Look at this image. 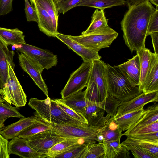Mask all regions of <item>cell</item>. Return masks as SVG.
I'll return each mask as SVG.
<instances>
[{
  "instance_id": "cell-1",
  "label": "cell",
  "mask_w": 158,
  "mask_h": 158,
  "mask_svg": "<svg viewBox=\"0 0 158 158\" xmlns=\"http://www.w3.org/2000/svg\"><path fill=\"white\" fill-rule=\"evenodd\" d=\"M155 8L148 0L128 8L121 22L125 44L130 51L145 48V41L152 15Z\"/></svg>"
},
{
  "instance_id": "cell-2",
  "label": "cell",
  "mask_w": 158,
  "mask_h": 158,
  "mask_svg": "<svg viewBox=\"0 0 158 158\" xmlns=\"http://www.w3.org/2000/svg\"><path fill=\"white\" fill-rule=\"evenodd\" d=\"M106 78L108 94L120 102L128 101L142 92L139 86L131 82L118 65L106 64Z\"/></svg>"
},
{
  "instance_id": "cell-3",
  "label": "cell",
  "mask_w": 158,
  "mask_h": 158,
  "mask_svg": "<svg viewBox=\"0 0 158 158\" xmlns=\"http://www.w3.org/2000/svg\"><path fill=\"white\" fill-rule=\"evenodd\" d=\"M28 105L35 111L34 113L35 115L48 124L88 125L71 117L59 106L55 100L51 99L48 96L44 100L31 98Z\"/></svg>"
},
{
  "instance_id": "cell-4",
  "label": "cell",
  "mask_w": 158,
  "mask_h": 158,
  "mask_svg": "<svg viewBox=\"0 0 158 158\" xmlns=\"http://www.w3.org/2000/svg\"><path fill=\"white\" fill-rule=\"evenodd\" d=\"M118 35L108 26L87 35L69 36L85 47L98 52L103 48L109 47Z\"/></svg>"
},
{
  "instance_id": "cell-5",
  "label": "cell",
  "mask_w": 158,
  "mask_h": 158,
  "mask_svg": "<svg viewBox=\"0 0 158 158\" xmlns=\"http://www.w3.org/2000/svg\"><path fill=\"white\" fill-rule=\"evenodd\" d=\"M0 94L5 102L17 108L24 106L27 102V96L9 63L7 81L0 88Z\"/></svg>"
},
{
  "instance_id": "cell-6",
  "label": "cell",
  "mask_w": 158,
  "mask_h": 158,
  "mask_svg": "<svg viewBox=\"0 0 158 158\" xmlns=\"http://www.w3.org/2000/svg\"><path fill=\"white\" fill-rule=\"evenodd\" d=\"M13 46L17 51L24 54L33 62L42 71L57 64V56L50 52L26 43Z\"/></svg>"
},
{
  "instance_id": "cell-7",
  "label": "cell",
  "mask_w": 158,
  "mask_h": 158,
  "mask_svg": "<svg viewBox=\"0 0 158 158\" xmlns=\"http://www.w3.org/2000/svg\"><path fill=\"white\" fill-rule=\"evenodd\" d=\"M49 124L52 129L62 136L83 139L87 144L96 143L98 131L88 125Z\"/></svg>"
},
{
  "instance_id": "cell-8",
  "label": "cell",
  "mask_w": 158,
  "mask_h": 158,
  "mask_svg": "<svg viewBox=\"0 0 158 158\" xmlns=\"http://www.w3.org/2000/svg\"><path fill=\"white\" fill-rule=\"evenodd\" d=\"M92 62L83 61L80 66L73 72L60 94L61 98H67L86 87L89 81Z\"/></svg>"
},
{
  "instance_id": "cell-9",
  "label": "cell",
  "mask_w": 158,
  "mask_h": 158,
  "mask_svg": "<svg viewBox=\"0 0 158 158\" xmlns=\"http://www.w3.org/2000/svg\"><path fill=\"white\" fill-rule=\"evenodd\" d=\"M69 138L60 135L50 128L24 139L32 148L44 156L54 145Z\"/></svg>"
},
{
  "instance_id": "cell-10",
  "label": "cell",
  "mask_w": 158,
  "mask_h": 158,
  "mask_svg": "<svg viewBox=\"0 0 158 158\" xmlns=\"http://www.w3.org/2000/svg\"><path fill=\"white\" fill-rule=\"evenodd\" d=\"M158 101V91L148 93L142 92L134 98L119 104L114 118L137 110L150 102Z\"/></svg>"
},
{
  "instance_id": "cell-11",
  "label": "cell",
  "mask_w": 158,
  "mask_h": 158,
  "mask_svg": "<svg viewBox=\"0 0 158 158\" xmlns=\"http://www.w3.org/2000/svg\"><path fill=\"white\" fill-rule=\"evenodd\" d=\"M19 65L22 69L28 74L35 84L47 97L48 89L42 76L40 68L30 59L24 54L18 53Z\"/></svg>"
},
{
  "instance_id": "cell-12",
  "label": "cell",
  "mask_w": 158,
  "mask_h": 158,
  "mask_svg": "<svg viewBox=\"0 0 158 158\" xmlns=\"http://www.w3.org/2000/svg\"><path fill=\"white\" fill-rule=\"evenodd\" d=\"M92 66L89 80L96 84L103 101L108 95L106 78V64L100 60L92 62Z\"/></svg>"
},
{
  "instance_id": "cell-13",
  "label": "cell",
  "mask_w": 158,
  "mask_h": 158,
  "mask_svg": "<svg viewBox=\"0 0 158 158\" xmlns=\"http://www.w3.org/2000/svg\"><path fill=\"white\" fill-rule=\"evenodd\" d=\"M55 37L80 56L84 61L92 62L101 58L98 52L85 47L71 39L69 35L57 32Z\"/></svg>"
},
{
  "instance_id": "cell-14",
  "label": "cell",
  "mask_w": 158,
  "mask_h": 158,
  "mask_svg": "<svg viewBox=\"0 0 158 158\" xmlns=\"http://www.w3.org/2000/svg\"><path fill=\"white\" fill-rule=\"evenodd\" d=\"M8 152L23 158H44V155L37 152L29 145L26 140L15 137L8 142Z\"/></svg>"
},
{
  "instance_id": "cell-15",
  "label": "cell",
  "mask_w": 158,
  "mask_h": 158,
  "mask_svg": "<svg viewBox=\"0 0 158 158\" xmlns=\"http://www.w3.org/2000/svg\"><path fill=\"white\" fill-rule=\"evenodd\" d=\"M157 121L158 105L155 103L145 109V112L143 116L123 134V135L127 137L133 135L144 127Z\"/></svg>"
},
{
  "instance_id": "cell-16",
  "label": "cell",
  "mask_w": 158,
  "mask_h": 158,
  "mask_svg": "<svg viewBox=\"0 0 158 158\" xmlns=\"http://www.w3.org/2000/svg\"><path fill=\"white\" fill-rule=\"evenodd\" d=\"M40 119L41 118L35 115L27 118H21L17 122L1 128L0 133L8 140L12 139L17 137L23 130Z\"/></svg>"
},
{
  "instance_id": "cell-17",
  "label": "cell",
  "mask_w": 158,
  "mask_h": 158,
  "mask_svg": "<svg viewBox=\"0 0 158 158\" xmlns=\"http://www.w3.org/2000/svg\"><path fill=\"white\" fill-rule=\"evenodd\" d=\"M148 93L158 91V55L152 53L150 66L141 89Z\"/></svg>"
},
{
  "instance_id": "cell-18",
  "label": "cell",
  "mask_w": 158,
  "mask_h": 158,
  "mask_svg": "<svg viewBox=\"0 0 158 158\" xmlns=\"http://www.w3.org/2000/svg\"><path fill=\"white\" fill-rule=\"evenodd\" d=\"M37 16V23L39 30L49 37H55L58 32L55 29L52 19L47 11L35 1L31 4Z\"/></svg>"
},
{
  "instance_id": "cell-19",
  "label": "cell",
  "mask_w": 158,
  "mask_h": 158,
  "mask_svg": "<svg viewBox=\"0 0 158 158\" xmlns=\"http://www.w3.org/2000/svg\"><path fill=\"white\" fill-rule=\"evenodd\" d=\"M14 52L9 50L7 46L0 41V88L6 83L8 73V64L14 70L13 62Z\"/></svg>"
},
{
  "instance_id": "cell-20",
  "label": "cell",
  "mask_w": 158,
  "mask_h": 158,
  "mask_svg": "<svg viewBox=\"0 0 158 158\" xmlns=\"http://www.w3.org/2000/svg\"><path fill=\"white\" fill-rule=\"evenodd\" d=\"M118 66L134 85L139 86L140 83V70L139 58L137 54L127 61L118 65Z\"/></svg>"
},
{
  "instance_id": "cell-21",
  "label": "cell",
  "mask_w": 158,
  "mask_h": 158,
  "mask_svg": "<svg viewBox=\"0 0 158 158\" xmlns=\"http://www.w3.org/2000/svg\"><path fill=\"white\" fill-rule=\"evenodd\" d=\"M121 138L112 141H103L105 149L104 158L130 157L129 150L120 143Z\"/></svg>"
},
{
  "instance_id": "cell-22",
  "label": "cell",
  "mask_w": 158,
  "mask_h": 158,
  "mask_svg": "<svg viewBox=\"0 0 158 158\" xmlns=\"http://www.w3.org/2000/svg\"><path fill=\"white\" fill-rule=\"evenodd\" d=\"M57 99L69 108L84 116L87 101L85 98V90H81L65 98Z\"/></svg>"
},
{
  "instance_id": "cell-23",
  "label": "cell",
  "mask_w": 158,
  "mask_h": 158,
  "mask_svg": "<svg viewBox=\"0 0 158 158\" xmlns=\"http://www.w3.org/2000/svg\"><path fill=\"white\" fill-rule=\"evenodd\" d=\"M23 33L18 28L0 27V41L8 46L25 43Z\"/></svg>"
},
{
  "instance_id": "cell-24",
  "label": "cell",
  "mask_w": 158,
  "mask_h": 158,
  "mask_svg": "<svg viewBox=\"0 0 158 158\" xmlns=\"http://www.w3.org/2000/svg\"><path fill=\"white\" fill-rule=\"evenodd\" d=\"M143 107L114 118L119 130L122 132L128 130L143 116L145 112Z\"/></svg>"
},
{
  "instance_id": "cell-25",
  "label": "cell",
  "mask_w": 158,
  "mask_h": 158,
  "mask_svg": "<svg viewBox=\"0 0 158 158\" xmlns=\"http://www.w3.org/2000/svg\"><path fill=\"white\" fill-rule=\"evenodd\" d=\"M96 8L91 17V23L87 29L83 31L81 35L91 33L101 29L108 26V19L105 16L104 10Z\"/></svg>"
},
{
  "instance_id": "cell-26",
  "label": "cell",
  "mask_w": 158,
  "mask_h": 158,
  "mask_svg": "<svg viewBox=\"0 0 158 158\" xmlns=\"http://www.w3.org/2000/svg\"><path fill=\"white\" fill-rule=\"evenodd\" d=\"M77 143H86L83 139L70 138L56 144L51 148L44 155V158H54V156L69 149L73 145Z\"/></svg>"
},
{
  "instance_id": "cell-27",
  "label": "cell",
  "mask_w": 158,
  "mask_h": 158,
  "mask_svg": "<svg viewBox=\"0 0 158 158\" xmlns=\"http://www.w3.org/2000/svg\"><path fill=\"white\" fill-rule=\"evenodd\" d=\"M98 133L102 135L103 140L109 141L116 140L123 135L118 129L114 117L111 116L106 123L105 127Z\"/></svg>"
},
{
  "instance_id": "cell-28",
  "label": "cell",
  "mask_w": 158,
  "mask_h": 158,
  "mask_svg": "<svg viewBox=\"0 0 158 158\" xmlns=\"http://www.w3.org/2000/svg\"><path fill=\"white\" fill-rule=\"evenodd\" d=\"M136 52L139 56L140 60V83L139 87L141 91V89L149 68L152 52L146 48L137 51Z\"/></svg>"
},
{
  "instance_id": "cell-29",
  "label": "cell",
  "mask_w": 158,
  "mask_h": 158,
  "mask_svg": "<svg viewBox=\"0 0 158 158\" xmlns=\"http://www.w3.org/2000/svg\"><path fill=\"white\" fill-rule=\"evenodd\" d=\"M125 0H82L76 6H85L104 10L114 6L124 5Z\"/></svg>"
},
{
  "instance_id": "cell-30",
  "label": "cell",
  "mask_w": 158,
  "mask_h": 158,
  "mask_svg": "<svg viewBox=\"0 0 158 158\" xmlns=\"http://www.w3.org/2000/svg\"><path fill=\"white\" fill-rule=\"evenodd\" d=\"M51 128L50 125L40 120L29 125L18 135V137L26 138Z\"/></svg>"
},
{
  "instance_id": "cell-31",
  "label": "cell",
  "mask_w": 158,
  "mask_h": 158,
  "mask_svg": "<svg viewBox=\"0 0 158 158\" xmlns=\"http://www.w3.org/2000/svg\"><path fill=\"white\" fill-rule=\"evenodd\" d=\"M10 117H25L18 111V108L11 106L5 102H0V129L4 127V122Z\"/></svg>"
},
{
  "instance_id": "cell-32",
  "label": "cell",
  "mask_w": 158,
  "mask_h": 158,
  "mask_svg": "<svg viewBox=\"0 0 158 158\" xmlns=\"http://www.w3.org/2000/svg\"><path fill=\"white\" fill-rule=\"evenodd\" d=\"M36 2L50 16L55 29L57 31L59 11L53 0H37Z\"/></svg>"
},
{
  "instance_id": "cell-33",
  "label": "cell",
  "mask_w": 158,
  "mask_h": 158,
  "mask_svg": "<svg viewBox=\"0 0 158 158\" xmlns=\"http://www.w3.org/2000/svg\"><path fill=\"white\" fill-rule=\"evenodd\" d=\"M87 144L86 143L75 144L68 150L56 155L54 158H82Z\"/></svg>"
},
{
  "instance_id": "cell-34",
  "label": "cell",
  "mask_w": 158,
  "mask_h": 158,
  "mask_svg": "<svg viewBox=\"0 0 158 158\" xmlns=\"http://www.w3.org/2000/svg\"><path fill=\"white\" fill-rule=\"evenodd\" d=\"M104 153L102 143L88 144L82 158H104Z\"/></svg>"
},
{
  "instance_id": "cell-35",
  "label": "cell",
  "mask_w": 158,
  "mask_h": 158,
  "mask_svg": "<svg viewBox=\"0 0 158 158\" xmlns=\"http://www.w3.org/2000/svg\"><path fill=\"white\" fill-rule=\"evenodd\" d=\"M121 144L130 150L135 158H154L138 145L127 139Z\"/></svg>"
},
{
  "instance_id": "cell-36",
  "label": "cell",
  "mask_w": 158,
  "mask_h": 158,
  "mask_svg": "<svg viewBox=\"0 0 158 158\" xmlns=\"http://www.w3.org/2000/svg\"><path fill=\"white\" fill-rule=\"evenodd\" d=\"M85 91V98L87 100L96 102L103 101L98 87L94 81L89 80L86 89Z\"/></svg>"
},
{
  "instance_id": "cell-37",
  "label": "cell",
  "mask_w": 158,
  "mask_h": 158,
  "mask_svg": "<svg viewBox=\"0 0 158 158\" xmlns=\"http://www.w3.org/2000/svg\"><path fill=\"white\" fill-rule=\"evenodd\" d=\"M127 139L138 145L154 158H158V143L140 140L128 137Z\"/></svg>"
},
{
  "instance_id": "cell-38",
  "label": "cell",
  "mask_w": 158,
  "mask_h": 158,
  "mask_svg": "<svg viewBox=\"0 0 158 158\" xmlns=\"http://www.w3.org/2000/svg\"><path fill=\"white\" fill-rule=\"evenodd\" d=\"M54 100L57 102L59 106L71 117L85 124H88V122L87 120L82 114L77 113L69 108L64 104L60 102L57 99Z\"/></svg>"
},
{
  "instance_id": "cell-39",
  "label": "cell",
  "mask_w": 158,
  "mask_h": 158,
  "mask_svg": "<svg viewBox=\"0 0 158 158\" xmlns=\"http://www.w3.org/2000/svg\"><path fill=\"white\" fill-rule=\"evenodd\" d=\"M131 139L158 143V132L149 133L134 134L127 136Z\"/></svg>"
},
{
  "instance_id": "cell-40",
  "label": "cell",
  "mask_w": 158,
  "mask_h": 158,
  "mask_svg": "<svg viewBox=\"0 0 158 158\" xmlns=\"http://www.w3.org/2000/svg\"><path fill=\"white\" fill-rule=\"evenodd\" d=\"M82 0H64L56 4L59 12L64 14L76 6Z\"/></svg>"
},
{
  "instance_id": "cell-41",
  "label": "cell",
  "mask_w": 158,
  "mask_h": 158,
  "mask_svg": "<svg viewBox=\"0 0 158 158\" xmlns=\"http://www.w3.org/2000/svg\"><path fill=\"white\" fill-rule=\"evenodd\" d=\"M24 0L25 1L24 10L27 21L37 22V16L35 10L30 5L28 0Z\"/></svg>"
},
{
  "instance_id": "cell-42",
  "label": "cell",
  "mask_w": 158,
  "mask_h": 158,
  "mask_svg": "<svg viewBox=\"0 0 158 158\" xmlns=\"http://www.w3.org/2000/svg\"><path fill=\"white\" fill-rule=\"evenodd\" d=\"M158 32V7H156L151 17L148 25L147 34Z\"/></svg>"
},
{
  "instance_id": "cell-43",
  "label": "cell",
  "mask_w": 158,
  "mask_h": 158,
  "mask_svg": "<svg viewBox=\"0 0 158 158\" xmlns=\"http://www.w3.org/2000/svg\"><path fill=\"white\" fill-rule=\"evenodd\" d=\"M13 0H0V16L5 15L13 10Z\"/></svg>"
},
{
  "instance_id": "cell-44",
  "label": "cell",
  "mask_w": 158,
  "mask_h": 158,
  "mask_svg": "<svg viewBox=\"0 0 158 158\" xmlns=\"http://www.w3.org/2000/svg\"><path fill=\"white\" fill-rule=\"evenodd\" d=\"M8 140L4 138L0 133V158H9Z\"/></svg>"
},
{
  "instance_id": "cell-45",
  "label": "cell",
  "mask_w": 158,
  "mask_h": 158,
  "mask_svg": "<svg viewBox=\"0 0 158 158\" xmlns=\"http://www.w3.org/2000/svg\"><path fill=\"white\" fill-rule=\"evenodd\" d=\"M157 132H158V121L144 127L133 135Z\"/></svg>"
},
{
  "instance_id": "cell-46",
  "label": "cell",
  "mask_w": 158,
  "mask_h": 158,
  "mask_svg": "<svg viewBox=\"0 0 158 158\" xmlns=\"http://www.w3.org/2000/svg\"><path fill=\"white\" fill-rule=\"evenodd\" d=\"M149 35L152 39L154 53L158 55V32L151 33Z\"/></svg>"
},
{
  "instance_id": "cell-47",
  "label": "cell",
  "mask_w": 158,
  "mask_h": 158,
  "mask_svg": "<svg viewBox=\"0 0 158 158\" xmlns=\"http://www.w3.org/2000/svg\"><path fill=\"white\" fill-rule=\"evenodd\" d=\"M128 8L137 4L145 0H125Z\"/></svg>"
},
{
  "instance_id": "cell-48",
  "label": "cell",
  "mask_w": 158,
  "mask_h": 158,
  "mask_svg": "<svg viewBox=\"0 0 158 158\" xmlns=\"http://www.w3.org/2000/svg\"><path fill=\"white\" fill-rule=\"evenodd\" d=\"M151 3L155 5L156 7H158V0H148Z\"/></svg>"
},
{
  "instance_id": "cell-49",
  "label": "cell",
  "mask_w": 158,
  "mask_h": 158,
  "mask_svg": "<svg viewBox=\"0 0 158 158\" xmlns=\"http://www.w3.org/2000/svg\"><path fill=\"white\" fill-rule=\"evenodd\" d=\"M54 2L56 4L57 3L61 2L64 0H53Z\"/></svg>"
},
{
  "instance_id": "cell-50",
  "label": "cell",
  "mask_w": 158,
  "mask_h": 158,
  "mask_svg": "<svg viewBox=\"0 0 158 158\" xmlns=\"http://www.w3.org/2000/svg\"><path fill=\"white\" fill-rule=\"evenodd\" d=\"M4 101L3 100V99L2 98L0 94V102H4Z\"/></svg>"
},
{
  "instance_id": "cell-51",
  "label": "cell",
  "mask_w": 158,
  "mask_h": 158,
  "mask_svg": "<svg viewBox=\"0 0 158 158\" xmlns=\"http://www.w3.org/2000/svg\"><path fill=\"white\" fill-rule=\"evenodd\" d=\"M37 0H30V1L31 2V4L32 3L36 1Z\"/></svg>"
}]
</instances>
